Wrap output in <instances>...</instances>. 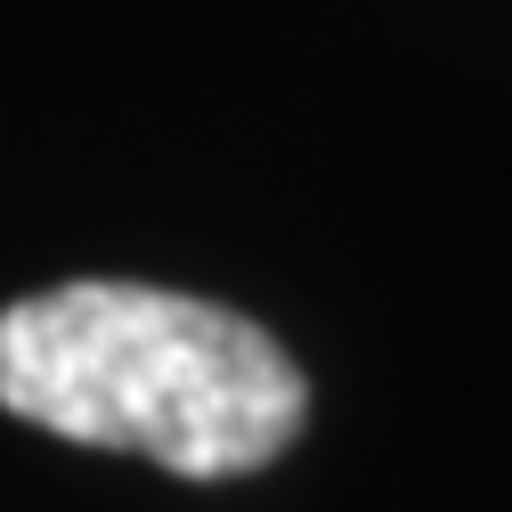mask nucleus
<instances>
[{"mask_svg": "<svg viewBox=\"0 0 512 512\" xmlns=\"http://www.w3.org/2000/svg\"><path fill=\"white\" fill-rule=\"evenodd\" d=\"M0 407L179 480H236L301 439L309 382L269 326L220 301L74 277L0 309Z\"/></svg>", "mask_w": 512, "mask_h": 512, "instance_id": "obj_1", "label": "nucleus"}]
</instances>
